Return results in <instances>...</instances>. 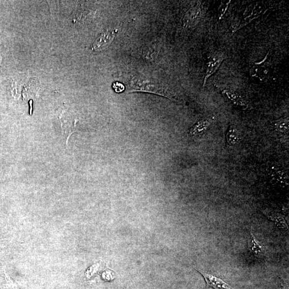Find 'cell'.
I'll return each instance as SVG.
<instances>
[{"label": "cell", "mask_w": 289, "mask_h": 289, "mask_svg": "<svg viewBox=\"0 0 289 289\" xmlns=\"http://www.w3.org/2000/svg\"><path fill=\"white\" fill-rule=\"evenodd\" d=\"M113 87L114 90H115L116 92L117 93L122 92L125 89V87L123 84L119 83H114Z\"/></svg>", "instance_id": "14"}, {"label": "cell", "mask_w": 289, "mask_h": 289, "mask_svg": "<svg viewBox=\"0 0 289 289\" xmlns=\"http://www.w3.org/2000/svg\"><path fill=\"white\" fill-rule=\"evenodd\" d=\"M273 128L279 133L287 134L289 129L288 117L282 118L275 120L273 123Z\"/></svg>", "instance_id": "11"}, {"label": "cell", "mask_w": 289, "mask_h": 289, "mask_svg": "<svg viewBox=\"0 0 289 289\" xmlns=\"http://www.w3.org/2000/svg\"><path fill=\"white\" fill-rule=\"evenodd\" d=\"M267 72L268 70L266 68L256 66L252 68L251 75L252 76L256 77L262 80L266 77Z\"/></svg>", "instance_id": "12"}, {"label": "cell", "mask_w": 289, "mask_h": 289, "mask_svg": "<svg viewBox=\"0 0 289 289\" xmlns=\"http://www.w3.org/2000/svg\"><path fill=\"white\" fill-rule=\"evenodd\" d=\"M202 14V11L200 6L196 5L191 8L184 17V27L192 28L196 26L201 19Z\"/></svg>", "instance_id": "3"}, {"label": "cell", "mask_w": 289, "mask_h": 289, "mask_svg": "<svg viewBox=\"0 0 289 289\" xmlns=\"http://www.w3.org/2000/svg\"><path fill=\"white\" fill-rule=\"evenodd\" d=\"M116 35L115 30L111 29H107L94 41L93 44V50L95 51H100L106 49L112 44L116 37Z\"/></svg>", "instance_id": "2"}, {"label": "cell", "mask_w": 289, "mask_h": 289, "mask_svg": "<svg viewBox=\"0 0 289 289\" xmlns=\"http://www.w3.org/2000/svg\"><path fill=\"white\" fill-rule=\"evenodd\" d=\"M230 2L231 1H229L228 2L226 1V2H224L221 3L219 9L220 19H221L224 16L228 9L229 4H230Z\"/></svg>", "instance_id": "13"}, {"label": "cell", "mask_w": 289, "mask_h": 289, "mask_svg": "<svg viewBox=\"0 0 289 289\" xmlns=\"http://www.w3.org/2000/svg\"><path fill=\"white\" fill-rule=\"evenodd\" d=\"M1 61H2V58H1V55H0V65H1Z\"/></svg>", "instance_id": "15"}, {"label": "cell", "mask_w": 289, "mask_h": 289, "mask_svg": "<svg viewBox=\"0 0 289 289\" xmlns=\"http://www.w3.org/2000/svg\"><path fill=\"white\" fill-rule=\"evenodd\" d=\"M201 273L205 280L208 288L214 289H233L231 286L218 277L206 273Z\"/></svg>", "instance_id": "5"}, {"label": "cell", "mask_w": 289, "mask_h": 289, "mask_svg": "<svg viewBox=\"0 0 289 289\" xmlns=\"http://www.w3.org/2000/svg\"><path fill=\"white\" fill-rule=\"evenodd\" d=\"M58 117L61 120V128L68 143L69 138L75 132L76 123L72 122V120L68 118V113H64L63 111L59 113Z\"/></svg>", "instance_id": "4"}, {"label": "cell", "mask_w": 289, "mask_h": 289, "mask_svg": "<svg viewBox=\"0 0 289 289\" xmlns=\"http://www.w3.org/2000/svg\"><path fill=\"white\" fill-rule=\"evenodd\" d=\"M226 58L225 54L222 52L215 53L209 58L206 65V72L204 78L203 87L206 86L208 78L215 73Z\"/></svg>", "instance_id": "1"}, {"label": "cell", "mask_w": 289, "mask_h": 289, "mask_svg": "<svg viewBox=\"0 0 289 289\" xmlns=\"http://www.w3.org/2000/svg\"><path fill=\"white\" fill-rule=\"evenodd\" d=\"M212 122V120L210 118L200 120L190 129L189 136L196 137L202 135L207 130Z\"/></svg>", "instance_id": "8"}, {"label": "cell", "mask_w": 289, "mask_h": 289, "mask_svg": "<svg viewBox=\"0 0 289 289\" xmlns=\"http://www.w3.org/2000/svg\"><path fill=\"white\" fill-rule=\"evenodd\" d=\"M240 136L239 131L235 125H231L229 126L226 141L228 146H235L240 141Z\"/></svg>", "instance_id": "9"}, {"label": "cell", "mask_w": 289, "mask_h": 289, "mask_svg": "<svg viewBox=\"0 0 289 289\" xmlns=\"http://www.w3.org/2000/svg\"><path fill=\"white\" fill-rule=\"evenodd\" d=\"M222 94L230 100L232 104L236 106L246 110L249 107L246 101L238 93L234 92L232 89H225L223 90Z\"/></svg>", "instance_id": "7"}, {"label": "cell", "mask_w": 289, "mask_h": 289, "mask_svg": "<svg viewBox=\"0 0 289 289\" xmlns=\"http://www.w3.org/2000/svg\"><path fill=\"white\" fill-rule=\"evenodd\" d=\"M249 247L250 250L257 257H261L263 253L262 245L255 238L254 234L251 232V235L249 240Z\"/></svg>", "instance_id": "10"}, {"label": "cell", "mask_w": 289, "mask_h": 289, "mask_svg": "<svg viewBox=\"0 0 289 289\" xmlns=\"http://www.w3.org/2000/svg\"><path fill=\"white\" fill-rule=\"evenodd\" d=\"M269 175L274 181L281 184L288 185V172L282 168L273 166L269 170Z\"/></svg>", "instance_id": "6"}]
</instances>
